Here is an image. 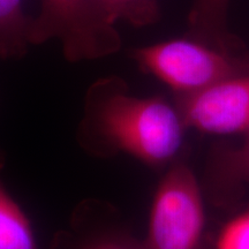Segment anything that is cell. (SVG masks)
<instances>
[{
  "label": "cell",
  "instance_id": "cell-1",
  "mask_svg": "<svg viewBox=\"0 0 249 249\" xmlns=\"http://www.w3.org/2000/svg\"><path fill=\"white\" fill-rule=\"evenodd\" d=\"M186 129L176 104L160 96H134L126 81L111 75L87 91L79 141L93 155L123 152L160 169L176 160Z\"/></svg>",
  "mask_w": 249,
  "mask_h": 249
},
{
  "label": "cell",
  "instance_id": "cell-2",
  "mask_svg": "<svg viewBox=\"0 0 249 249\" xmlns=\"http://www.w3.org/2000/svg\"><path fill=\"white\" fill-rule=\"evenodd\" d=\"M58 40L70 62L96 60L121 49L116 24L103 11L99 0H40L31 27V45Z\"/></svg>",
  "mask_w": 249,
  "mask_h": 249
},
{
  "label": "cell",
  "instance_id": "cell-3",
  "mask_svg": "<svg viewBox=\"0 0 249 249\" xmlns=\"http://www.w3.org/2000/svg\"><path fill=\"white\" fill-rule=\"evenodd\" d=\"M204 230L200 182L188 165L173 163L152 198L145 249H202Z\"/></svg>",
  "mask_w": 249,
  "mask_h": 249
},
{
  "label": "cell",
  "instance_id": "cell-4",
  "mask_svg": "<svg viewBox=\"0 0 249 249\" xmlns=\"http://www.w3.org/2000/svg\"><path fill=\"white\" fill-rule=\"evenodd\" d=\"M142 71L173 90L189 95L239 75L238 65L219 50L197 39H170L132 50Z\"/></svg>",
  "mask_w": 249,
  "mask_h": 249
},
{
  "label": "cell",
  "instance_id": "cell-5",
  "mask_svg": "<svg viewBox=\"0 0 249 249\" xmlns=\"http://www.w3.org/2000/svg\"><path fill=\"white\" fill-rule=\"evenodd\" d=\"M185 126L208 134L249 130V75H236L189 95L176 96Z\"/></svg>",
  "mask_w": 249,
  "mask_h": 249
},
{
  "label": "cell",
  "instance_id": "cell-6",
  "mask_svg": "<svg viewBox=\"0 0 249 249\" xmlns=\"http://www.w3.org/2000/svg\"><path fill=\"white\" fill-rule=\"evenodd\" d=\"M33 20L23 0H0V60H18L28 53Z\"/></svg>",
  "mask_w": 249,
  "mask_h": 249
},
{
  "label": "cell",
  "instance_id": "cell-7",
  "mask_svg": "<svg viewBox=\"0 0 249 249\" xmlns=\"http://www.w3.org/2000/svg\"><path fill=\"white\" fill-rule=\"evenodd\" d=\"M5 156L0 149V172ZM0 249H38L26 213L12 197L0 179Z\"/></svg>",
  "mask_w": 249,
  "mask_h": 249
},
{
  "label": "cell",
  "instance_id": "cell-8",
  "mask_svg": "<svg viewBox=\"0 0 249 249\" xmlns=\"http://www.w3.org/2000/svg\"><path fill=\"white\" fill-rule=\"evenodd\" d=\"M103 11L112 23L120 21L134 27L154 23L160 15L157 0H99Z\"/></svg>",
  "mask_w": 249,
  "mask_h": 249
},
{
  "label": "cell",
  "instance_id": "cell-9",
  "mask_svg": "<svg viewBox=\"0 0 249 249\" xmlns=\"http://www.w3.org/2000/svg\"><path fill=\"white\" fill-rule=\"evenodd\" d=\"M227 0H194L189 26L195 39L211 42L217 39L223 27Z\"/></svg>",
  "mask_w": 249,
  "mask_h": 249
},
{
  "label": "cell",
  "instance_id": "cell-10",
  "mask_svg": "<svg viewBox=\"0 0 249 249\" xmlns=\"http://www.w3.org/2000/svg\"><path fill=\"white\" fill-rule=\"evenodd\" d=\"M214 249H249V209L224 224L217 235Z\"/></svg>",
  "mask_w": 249,
  "mask_h": 249
},
{
  "label": "cell",
  "instance_id": "cell-11",
  "mask_svg": "<svg viewBox=\"0 0 249 249\" xmlns=\"http://www.w3.org/2000/svg\"><path fill=\"white\" fill-rule=\"evenodd\" d=\"M83 249H145L143 240H136L132 236L108 235L95 240Z\"/></svg>",
  "mask_w": 249,
  "mask_h": 249
},
{
  "label": "cell",
  "instance_id": "cell-12",
  "mask_svg": "<svg viewBox=\"0 0 249 249\" xmlns=\"http://www.w3.org/2000/svg\"><path fill=\"white\" fill-rule=\"evenodd\" d=\"M231 167L235 178L249 185V130L246 133L244 144L232 155Z\"/></svg>",
  "mask_w": 249,
  "mask_h": 249
}]
</instances>
